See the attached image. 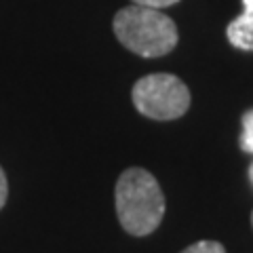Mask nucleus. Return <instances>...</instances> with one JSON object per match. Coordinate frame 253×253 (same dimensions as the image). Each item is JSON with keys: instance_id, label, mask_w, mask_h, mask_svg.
<instances>
[{"instance_id": "f257e3e1", "label": "nucleus", "mask_w": 253, "mask_h": 253, "mask_svg": "<svg viewBox=\"0 0 253 253\" xmlns=\"http://www.w3.org/2000/svg\"><path fill=\"white\" fill-rule=\"evenodd\" d=\"M116 215L133 236L152 234L165 215V194L156 177L146 169L131 167L116 181Z\"/></svg>"}, {"instance_id": "f03ea898", "label": "nucleus", "mask_w": 253, "mask_h": 253, "mask_svg": "<svg viewBox=\"0 0 253 253\" xmlns=\"http://www.w3.org/2000/svg\"><path fill=\"white\" fill-rule=\"evenodd\" d=\"M118 42L139 57H163L177 44V26L158 9L131 4L114 15L112 21Z\"/></svg>"}, {"instance_id": "7ed1b4c3", "label": "nucleus", "mask_w": 253, "mask_h": 253, "mask_svg": "<svg viewBox=\"0 0 253 253\" xmlns=\"http://www.w3.org/2000/svg\"><path fill=\"white\" fill-rule=\"evenodd\" d=\"M133 106L154 121H175L190 108V89L175 74H148L133 84Z\"/></svg>"}, {"instance_id": "20e7f679", "label": "nucleus", "mask_w": 253, "mask_h": 253, "mask_svg": "<svg viewBox=\"0 0 253 253\" xmlns=\"http://www.w3.org/2000/svg\"><path fill=\"white\" fill-rule=\"evenodd\" d=\"M226 36L234 49L253 51V0H243V13L228 23Z\"/></svg>"}, {"instance_id": "39448f33", "label": "nucleus", "mask_w": 253, "mask_h": 253, "mask_svg": "<svg viewBox=\"0 0 253 253\" xmlns=\"http://www.w3.org/2000/svg\"><path fill=\"white\" fill-rule=\"evenodd\" d=\"M241 150L253 154V110L243 114V133H241Z\"/></svg>"}, {"instance_id": "423d86ee", "label": "nucleus", "mask_w": 253, "mask_h": 253, "mask_svg": "<svg viewBox=\"0 0 253 253\" xmlns=\"http://www.w3.org/2000/svg\"><path fill=\"white\" fill-rule=\"evenodd\" d=\"M181 253H226V249H224V245L217 241H199V243L186 247Z\"/></svg>"}, {"instance_id": "0eeeda50", "label": "nucleus", "mask_w": 253, "mask_h": 253, "mask_svg": "<svg viewBox=\"0 0 253 253\" xmlns=\"http://www.w3.org/2000/svg\"><path fill=\"white\" fill-rule=\"evenodd\" d=\"M179 0H133V4H139V6H148V9H165V6H173L177 4Z\"/></svg>"}, {"instance_id": "6e6552de", "label": "nucleus", "mask_w": 253, "mask_h": 253, "mask_svg": "<svg viewBox=\"0 0 253 253\" xmlns=\"http://www.w3.org/2000/svg\"><path fill=\"white\" fill-rule=\"evenodd\" d=\"M6 196H9V181H6L4 171H2V167H0V209L4 207Z\"/></svg>"}, {"instance_id": "1a4fd4ad", "label": "nucleus", "mask_w": 253, "mask_h": 253, "mask_svg": "<svg viewBox=\"0 0 253 253\" xmlns=\"http://www.w3.org/2000/svg\"><path fill=\"white\" fill-rule=\"evenodd\" d=\"M249 179H251V184H253V163H251V167H249Z\"/></svg>"}, {"instance_id": "9d476101", "label": "nucleus", "mask_w": 253, "mask_h": 253, "mask_svg": "<svg viewBox=\"0 0 253 253\" xmlns=\"http://www.w3.org/2000/svg\"><path fill=\"white\" fill-rule=\"evenodd\" d=\"M251 226H253V213H251Z\"/></svg>"}]
</instances>
